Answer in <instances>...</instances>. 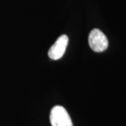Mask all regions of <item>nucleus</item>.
<instances>
[{"mask_svg":"<svg viewBox=\"0 0 126 126\" xmlns=\"http://www.w3.org/2000/svg\"><path fill=\"white\" fill-rule=\"evenodd\" d=\"M69 39L65 34L59 37L53 45L48 50V56L52 60H58L61 58L64 53L67 46Z\"/></svg>","mask_w":126,"mask_h":126,"instance_id":"nucleus-3","label":"nucleus"},{"mask_svg":"<svg viewBox=\"0 0 126 126\" xmlns=\"http://www.w3.org/2000/svg\"><path fill=\"white\" fill-rule=\"evenodd\" d=\"M88 43L91 49L94 52H102L107 48L108 39L105 34L98 29H94L90 32Z\"/></svg>","mask_w":126,"mask_h":126,"instance_id":"nucleus-2","label":"nucleus"},{"mask_svg":"<svg viewBox=\"0 0 126 126\" xmlns=\"http://www.w3.org/2000/svg\"><path fill=\"white\" fill-rule=\"evenodd\" d=\"M50 121L52 126H73L69 113L62 106H55L51 109Z\"/></svg>","mask_w":126,"mask_h":126,"instance_id":"nucleus-1","label":"nucleus"}]
</instances>
